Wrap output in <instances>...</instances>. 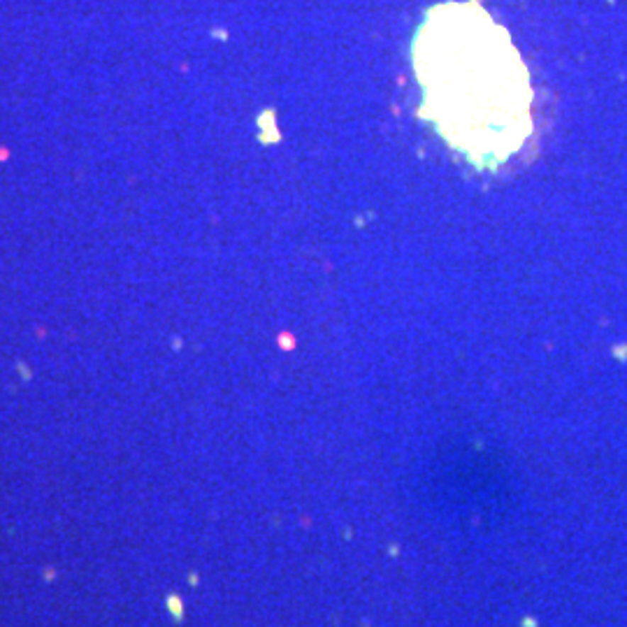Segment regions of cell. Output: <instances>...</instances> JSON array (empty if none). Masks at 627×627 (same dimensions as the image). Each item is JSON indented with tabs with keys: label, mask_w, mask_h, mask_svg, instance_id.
Returning a JSON list of instances; mask_svg holds the SVG:
<instances>
[{
	"label": "cell",
	"mask_w": 627,
	"mask_h": 627,
	"mask_svg": "<svg viewBox=\"0 0 627 627\" xmlns=\"http://www.w3.org/2000/svg\"><path fill=\"white\" fill-rule=\"evenodd\" d=\"M421 116L479 170H497L532 135V87L504 26L477 0L430 7L411 42Z\"/></svg>",
	"instance_id": "obj_1"
}]
</instances>
